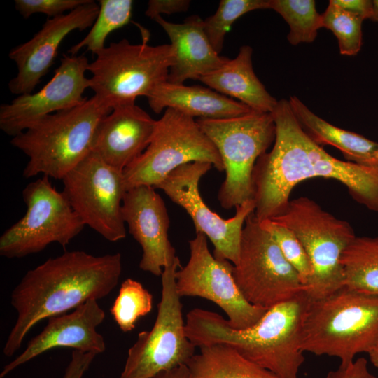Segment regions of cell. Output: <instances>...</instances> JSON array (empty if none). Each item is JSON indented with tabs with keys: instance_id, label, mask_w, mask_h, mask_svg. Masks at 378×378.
Instances as JSON below:
<instances>
[{
	"instance_id": "1",
	"label": "cell",
	"mask_w": 378,
	"mask_h": 378,
	"mask_svg": "<svg viewBox=\"0 0 378 378\" xmlns=\"http://www.w3.org/2000/svg\"><path fill=\"white\" fill-rule=\"evenodd\" d=\"M271 113L276 125L274 146L257 160L252 174L254 214L259 220L281 214L294 187L315 177L340 181L354 200L378 211V165L331 156L303 130L288 100L278 101Z\"/></svg>"
},
{
	"instance_id": "2",
	"label": "cell",
	"mask_w": 378,
	"mask_h": 378,
	"mask_svg": "<svg viewBox=\"0 0 378 378\" xmlns=\"http://www.w3.org/2000/svg\"><path fill=\"white\" fill-rule=\"evenodd\" d=\"M122 270L120 253L94 255L71 251L29 270L11 293L10 303L18 316L4 354L12 356L41 321L107 296L118 285Z\"/></svg>"
},
{
	"instance_id": "3",
	"label": "cell",
	"mask_w": 378,
	"mask_h": 378,
	"mask_svg": "<svg viewBox=\"0 0 378 378\" xmlns=\"http://www.w3.org/2000/svg\"><path fill=\"white\" fill-rule=\"evenodd\" d=\"M309 302L303 290L269 309L244 330L232 328L217 313L195 308L186 314V334L195 346L225 344L279 378H298L304 361L300 338Z\"/></svg>"
},
{
	"instance_id": "4",
	"label": "cell",
	"mask_w": 378,
	"mask_h": 378,
	"mask_svg": "<svg viewBox=\"0 0 378 378\" xmlns=\"http://www.w3.org/2000/svg\"><path fill=\"white\" fill-rule=\"evenodd\" d=\"M378 340V296L343 286L309 300L300 338L301 350L338 358L342 365L369 353Z\"/></svg>"
},
{
	"instance_id": "5",
	"label": "cell",
	"mask_w": 378,
	"mask_h": 378,
	"mask_svg": "<svg viewBox=\"0 0 378 378\" xmlns=\"http://www.w3.org/2000/svg\"><path fill=\"white\" fill-rule=\"evenodd\" d=\"M111 110L94 95L75 107L50 114L11 139L29 158L26 178H62L91 152L97 128Z\"/></svg>"
},
{
	"instance_id": "6",
	"label": "cell",
	"mask_w": 378,
	"mask_h": 378,
	"mask_svg": "<svg viewBox=\"0 0 378 378\" xmlns=\"http://www.w3.org/2000/svg\"><path fill=\"white\" fill-rule=\"evenodd\" d=\"M196 120L223 163L225 178L218 192L220 206L230 209L253 200L254 166L275 140L272 113L251 111L234 118Z\"/></svg>"
},
{
	"instance_id": "7",
	"label": "cell",
	"mask_w": 378,
	"mask_h": 378,
	"mask_svg": "<svg viewBox=\"0 0 378 378\" xmlns=\"http://www.w3.org/2000/svg\"><path fill=\"white\" fill-rule=\"evenodd\" d=\"M173 62L170 44H132L127 39L112 42L89 64L90 87L96 97L111 111L148 97L168 79Z\"/></svg>"
},
{
	"instance_id": "8",
	"label": "cell",
	"mask_w": 378,
	"mask_h": 378,
	"mask_svg": "<svg viewBox=\"0 0 378 378\" xmlns=\"http://www.w3.org/2000/svg\"><path fill=\"white\" fill-rule=\"evenodd\" d=\"M271 219L293 230L309 257L313 272L305 292L309 300L322 298L344 286L341 258L356 237L347 221L307 197L290 200L284 211Z\"/></svg>"
},
{
	"instance_id": "9",
	"label": "cell",
	"mask_w": 378,
	"mask_h": 378,
	"mask_svg": "<svg viewBox=\"0 0 378 378\" xmlns=\"http://www.w3.org/2000/svg\"><path fill=\"white\" fill-rule=\"evenodd\" d=\"M206 162L224 171L220 155L196 120L172 108L156 120L149 145L123 170L127 190L138 186L155 188L185 164Z\"/></svg>"
},
{
	"instance_id": "10",
	"label": "cell",
	"mask_w": 378,
	"mask_h": 378,
	"mask_svg": "<svg viewBox=\"0 0 378 378\" xmlns=\"http://www.w3.org/2000/svg\"><path fill=\"white\" fill-rule=\"evenodd\" d=\"M232 276L246 301L265 310L305 291L298 272L254 211L246 220Z\"/></svg>"
},
{
	"instance_id": "11",
	"label": "cell",
	"mask_w": 378,
	"mask_h": 378,
	"mask_svg": "<svg viewBox=\"0 0 378 378\" xmlns=\"http://www.w3.org/2000/svg\"><path fill=\"white\" fill-rule=\"evenodd\" d=\"M178 258L161 275L162 296L153 328L138 334L129 349L120 378H153L160 372L186 365L195 346L186 334L181 297L176 288Z\"/></svg>"
},
{
	"instance_id": "12",
	"label": "cell",
	"mask_w": 378,
	"mask_h": 378,
	"mask_svg": "<svg viewBox=\"0 0 378 378\" xmlns=\"http://www.w3.org/2000/svg\"><path fill=\"white\" fill-rule=\"evenodd\" d=\"M43 176L22 191L25 214L0 237V255L20 258L39 253L51 243L65 248L85 225L63 192Z\"/></svg>"
},
{
	"instance_id": "13",
	"label": "cell",
	"mask_w": 378,
	"mask_h": 378,
	"mask_svg": "<svg viewBox=\"0 0 378 378\" xmlns=\"http://www.w3.org/2000/svg\"><path fill=\"white\" fill-rule=\"evenodd\" d=\"M62 181L63 193L85 225L109 241L126 237L122 214L127 192L123 171L92 151Z\"/></svg>"
},
{
	"instance_id": "14",
	"label": "cell",
	"mask_w": 378,
	"mask_h": 378,
	"mask_svg": "<svg viewBox=\"0 0 378 378\" xmlns=\"http://www.w3.org/2000/svg\"><path fill=\"white\" fill-rule=\"evenodd\" d=\"M190 258L176 272V288L182 297H200L217 304L236 330H244L255 323L267 310L248 302L232 276L233 265L212 255L207 237L201 232L189 241Z\"/></svg>"
},
{
	"instance_id": "15",
	"label": "cell",
	"mask_w": 378,
	"mask_h": 378,
	"mask_svg": "<svg viewBox=\"0 0 378 378\" xmlns=\"http://www.w3.org/2000/svg\"><path fill=\"white\" fill-rule=\"evenodd\" d=\"M213 165L206 162H194L180 166L155 186L189 214L196 233L209 238L214 246L216 258L227 260L235 265L239 258L242 230L247 217L254 211L255 202L250 200L236 207L235 215L224 219L204 203L199 190L201 178Z\"/></svg>"
},
{
	"instance_id": "16",
	"label": "cell",
	"mask_w": 378,
	"mask_h": 378,
	"mask_svg": "<svg viewBox=\"0 0 378 378\" xmlns=\"http://www.w3.org/2000/svg\"><path fill=\"white\" fill-rule=\"evenodd\" d=\"M89 64L83 55H63L54 76L39 91L1 105V130L13 137L50 114L83 103V93L90 87L85 76Z\"/></svg>"
},
{
	"instance_id": "17",
	"label": "cell",
	"mask_w": 378,
	"mask_h": 378,
	"mask_svg": "<svg viewBox=\"0 0 378 378\" xmlns=\"http://www.w3.org/2000/svg\"><path fill=\"white\" fill-rule=\"evenodd\" d=\"M99 10V4L89 0L72 11L48 19L30 40L13 48L8 56L18 74L8 83L10 92L18 96L32 93L50 70L63 40L73 31L92 27Z\"/></svg>"
},
{
	"instance_id": "18",
	"label": "cell",
	"mask_w": 378,
	"mask_h": 378,
	"mask_svg": "<svg viewBox=\"0 0 378 378\" xmlns=\"http://www.w3.org/2000/svg\"><path fill=\"white\" fill-rule=\"evenodd\" d=\"M122 214L142 249L139 268L161 276L164 268L178 258L168 237L169 218L163 199L153 186L132 188L125 195Z\"/></svg>"
},
{
	"instance_id": "19",
	"label": "cell",
	"mask_w": 378,
	"mask_h": 378,
	"mask_svg": "<svg viewBox=\"0 0 378 378\" xmlns=\"http://www.w3.org/2000/svg\"><path fill=\"white\" fill-rule=\"evenodd\" d=\"M105 317L106 314L97 300H90L70 313L48 318L47 325L29 342L24 351L3 368L0 378H4L19 366L56 348H72L96 355L104 353L105 341L97 328Z\"/></svg>"
},
{
	"instance_id": "20",
	"label": "cell",
	"mask_w": 378,
	"mask_h": 378,
	"mask_svg": "<svg viewBox=\"0 0 378 378\" xmlns=\"http://www.w3.org/2000/svg\"><path fill=\"white\" fill-rule=\"evenodd\" d=\"M156 120L135 103L118 106L99 122L92 151L123 171L146 149Z\"/></svg>"
},
{
	"instance_id": "21",
	"label": "cell",
	"mask_w": 378,
	"mask_h": 378,
	"mask_svg": "<svg viewBox=\"0 0 378 378\" xmlns=\"http://www.w3.org/2000/svg\"><path fill=\"white\" fill-rule=\"evenodd\" d=\"M153 20L164 30L173 50L167 81L182 84L188 79L199 80L228 59L214 50L204 32L203 20L197 15L187 18L183 23L170 22L162 16Z\"/></svg>"
},
{
	"instance_id": "22",
	"label": "cell",
	"mask_w": 378,
	"mask_h": 378,
	"mask_svg": "<svg viewBox=\"0 0 378 378\" xmlns=\"http://www.w3.org/2000/svg\"><path fill=\"white\" fill-rule=\"evenodd\" d=\"M147 99L149 106L156 113L172 108L193 118H230L253 111L239 101L209 88L167 80L159 85Z\"/></svg>"
},
{
	"instance_id": "23",
	"label": "cell",
	"mask_w": 378,
	"mask_h": 378,
	"mask_svg": "<svg viewBox=\"0 0 378 378\" xmlns=\"http://www.w3.org/2000/svg\"><path fill=\"white\" fill-rule=\"evenodd\" d=\"M252 54L251 46H243L234 59L228 58L222 66L199 80L221 94L239 100L253 111L272 113L278 100L255 75Z\"/></svg>"
},
{
	"instance_id": "24",
	"label": "cell",
	"mask_w": 378,
	"mask_h": 378,
	"mask_svg": "<svg viewBox=\"0 0 378 378\" xmlns=\"http://www.w3.org/2000/svg\"><path fill=\"white\" fill-rule=\"evenodd\" d=\"M288 102L301 127L317 144L335 147L346 161L376 165L374 154L378 148L377 142L329 123L313 113L296 96L290 97Z\"/></svg>"
},
{
	"instance_id": "25",
	"label": "cell",
	"mask_w": 378,
	"mask_h": 378,
	"mask_svg": "<svg viewBox=\"0 0 378 378\" xmlns=\"http://www.w3.org/2000/svg\"><path fill=\"white\" fill-rule=\"evenodd\" d=\"M186 363L188 378H279L225 344L200 347Z\"/></svg>"
},
{
	"instance_id": "26",
	"label": "cell",
	"mask_w": 378,
	"mask_h": 378,
	"mask_svg": "<svg viewBox=\"0 0 378 378\" xmlns=\"http://www.w3.org/2000/svg\"><path fill=\"white\" fill-rule=\"evenodd\" d=\"M344 286L378 296V237H356L344 251Z\"/></svg>"
},
{
	"instance_id": "27",
	"label": "cell",
	"mask_w": 378,
	"mask_h": 378,
	"mask_svg": "<svg viewBox=\"0 0 378 378\" xmlns=\"http://www.w3.org/2000/svg\"><path fill=\"white\" fill-rule=\"evenodd\" d=\"M98 4L99 13L91 29L84 38L69 50L71 55H76L83 48L97 55L105 48L108 36L130 22L133 1L99 0Z\"/></svg>"
},
{
	"instance_id": "28",
	"label": "cell",
	"mask_w": 378,
	"mask_h": 378,
	"mask_svg": "<svg viewBox=\"0 0 378 378\" xmlns=\"http://www.w3.org/2000/svg\"><path fill=\"white\" fill-rule=\"evenodd\" d=\"M270 9L288 23L287 38L293 46L314 42L323 27L322 14L317 12L314 0H270Z\"/></svg>"
},
{
	"instance_id": "29",
	"label": "cell",
	"mask_w": 378,
	"mask_h": 378,
	"mask_svg": "<svg viewBox=\"0 0 378 378\" xmlns=\"http://www.w3.org/2000/svg\"><path fill=\"white\" fill-rule=\"evenodd\" d=\"M153 307V295L138 281L125 279L111 307V314L120 330H133L137 321L149 314Z\"/></svg>"
},
{
	"instance_id": "30",
	"label": "cell",
	"mask_w": 378,
	"mask_h": 378,
	"mask_svg": "<svg viewBox=\"0 0 378 378\" xmlns=\"http://www.w3.org/2000/svg\"><path fill=\"white\" fill-rule=\"evenodd\" d=\"M260 9H270V0L220 1L216 11L203 20L204 32L214 50L221 52L225 35L238 18Z\"/></svg>"
},
{
	"instance_id": "31",
	"label": "cell",
	"mask_w": 378,
	"mask_h": 378,
	"mask_svg": "<svg viewBox=\"0 0 378 378\" xmlns=\"http://www.w3.org/2000/svg\"><path fill=\"white\" fill-rule=\"evenodd\" d=\"M364 19L348 12L329 1L322 14V27L330 29L338 41L342 55H356L362 46V23Z\"/></svg>"
},
{
	"instance_id": "32",
	"label": "cell",
	"mask_w": 378,
	"mask_h": 378,
	"mask_svg": "<svg viewBox=\"0 0 378 378\" xmlns=\"http://www.w3.org/2000/svg\"><path fill=\"white\" fill-rule=\"evenodd\" d=\"M259 221L261 227L275 240L286 259L298 272L305 286L313 270L309 257L298 237L290 228L272 219Z\"/></svg>"
},
{
	"instance_id": "33",
	"label": "cell",
	"mask_w": 378,
	"mask_h": 378,
	"mask_svg": "<svg viewBox=\"0 0 378 378\" xmlns=\"http://www.w3.org/2000/svg\"><path fill=\"white\" fill-rule=\"evenodd\" d=\"M89 0H15V8L24 18L42 13L52 18L72 11Z\"/></svg>"
},
{
	"instance_id": "34",
	"label": "cell",
	"mask_w": 378,
	"mask_h": 378,
	"mask_svg": "<svg viewBox=\"0 0 378 378\" xmlns=\"http://www.w3.org/2000/svg\"><path fill=\"white\" fill-rule=\"evenodd\" d=\"M189 0H150L148 2L145 15L154 20L162 14H174L188 10Z\"/></svg>"
},
{
	"instance_id": "35",
	"label": "cell",
	"mask_w": 378,
	"mask_h": 378,
	"mask_svg": "<svg viewBox=\"0 0 378 378\" xmlns=\"http://www.w3.org/2000/svg\"><path fill=\"white\" fill-rule=\"evenodd\" d=\"M326 378H377L368 369V361L364 358H359L355 361L345 365H340L336 370L330 371Z\"/></svg>"
},
{
	"instance_id": "36",
	"label": "cell",
	"mask_w": 378,
	"mask_h": 378,
	"mask_svg": "<svg viewBox=\"0 0 378 378\" xmlns=\"http://www.w3.org/2000/svg\"><path fill=\"white\" fill-rule=\"evenodd\" d=\"M96 356L93 353L74 350L63 378H82Z\"/></svg>"
},
{
	"instance_id": "37",
	"label": "cell",
	"mask_w": 378,
	"mask_h": 378,
	"mask_svg": "<svg viewBox=\"0 0 378 378\" xmlns=\"http://www.w3.org/2000/svg\"><path fill=\"white\" fill-rule=\"evenodd\" d=\"M342 9L365 20L370 19L373 13V3L369 0H332Z\"/></svg>"
},
{
	"instance_id": "38",
	"label": "cell",
	"mask_w": 378,
	"mask_h": 378,
	"mask_svg": "<svg viewBox=\"0 0 378 378\" xmlns=\"http://www.w3.org/2000/svg\"><path fill=\"white\" fill-rule=\"evenodd\" d=\"M153 378H188L187 367L186 365H181L170 370L160 372Z\"/></svg>"
},
{
	"instance_id": "39",
	"label": "cell",
	"mask_w": 378,
	"mask_h": 378,
	"mask_svg": "<svg viewBox=\"0 0 378 378\" xmlns=\"http://www.w3.org/2000/svg\"><path fill=\"white\" fill-rule=\"evenodd\" d=\"M368 354L372 365L378 368V340Z\"/></svg>"
},
{
	"instance_id": "40",
	"label": "cell",
	"mask_w": 378,
	"mask_h": 378,
	"mask_svg": "<svg viewBox=\"0 0 378 378\" xmlns=\"http://www.w3.org/2000/svg\"><path fill=\"white\" fill-rule=\"evenodd\" d=\"M372 3L373 13L371 20L378 22V0H374L372 1Z\"/></svg>"
},
{
	"instance_id": "41",
	"label": "cell",
	"mask_w": 378,
	"mask_h": 378,
	"mask_svg": "<svg viewBox=\"0 0 378 378\" xmlns=\"http://www.w3.org/2000/svg\"><path fill=\"white\" fill-rule=\"evenodd\" d=\"M374 162H375V164L378 165V148L376 150L375 154H374Z\"/></svg>"
}]
</instances>
